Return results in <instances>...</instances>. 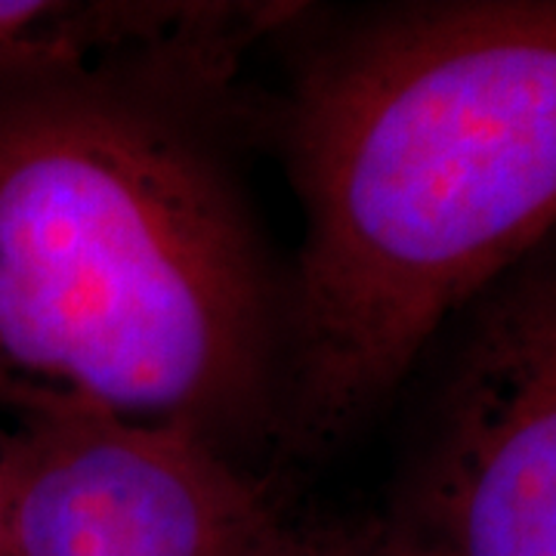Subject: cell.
Listing matches in <instances>:
<instances>
[{
  "label": "cell",
  "mask_w": 556,
  "mask_h": 556,
  "mask_svg": "<svg viewBox=\"0 0 556 556\" xmlns=\"http://www.w3.org/2000/svg\"><path fill=\"white\" fill-rule=\"evenodd\" d=\"M300 201L276 477L356 437L556 229V0L334 16L273 112Z\"/></svg>",
  "instance_id": "7a4b0ae2"
},
{
  "label": "cell",
  "mask_w": 556,
  "mask_h": 556,
  "mask_svg": "<svg viewBox=\"0 0 556 556\" xmlns=\"http://www.w3.org/2000/svg\"><path fill=\"white\" fill-rule=\"evenodd\" d=\"M266 556H437L390 519L362 529H303L288 526Z\"/></svg>",
  "instance_id": "8992f818"
},
{
  "label": "cell",
  "mask_w": 556,
  "mask_h": 556,
  "mask_svg": "<svg viewBox=\"0 0 556 556\" xmlns=\"http://www.w3.org/2000/svg\"><path fill=\"white\" fill-rule=\"evenodd\" d=\"M232 75L0 60V430L112 417L278 482L288 266L229 155Z\"/></svg>",
  "instance_id": "6da1fadb"
},
{
  "label": "cell",
  "mask_w": 556,
  "mask_h": 556,
  "mask_svg": "<svg viewBox=\"0 0 556 556\" xmlns=\"http://www.w3.org/2000/svg\"><path fill=\"white\" fill-rule=\"evenodd\" d=\"M10 556H266L278 482L195 439L112 417L0 430Z\"/></svg>",
  "instance_id": "277c9868"
},
{
  "label": "cell",
  "mask_w": 556,
  "mask_h": 556,
  "mask_svg": "<svg viewBox=\"0 0 556 556\" xmlns=\"http://www.w3.org/2000/svg\"><path fill=\"white\" fill-rule=\"evenodd\" d=\"M460 316L387 519L437 556H556V251Z\"/></svg>",
  "instance_id": "3957f363"
},
{
  "label": "cell",
  "mask_w": 556,
  "mask_h": 556,
  "mask_svg": "<svg viewBox=\"0 0 556 556\" xmlns=\"http://www.w3.org/2000/svg\"><path fill=\"white\" fill-rule=\"evenodd\" d=\"M149 7L130 0H0V60H115L142 47Z\"/></svg>",
  "instance_id": "5b68a950"
},
{
  "label": "cell",
  "mask_w": 556,
  "mask_h": 556,
  "mask_svg": "<svg viewBox=\"0 0 556 556\" xmlns=\"http://www.w3.org/2000/svg\"><path fill=\"white\" fill-rule=\"evenodd\" d=\"M0 556L7 554V504H3V485H0Z\"/></svg>",
  "instance_id": "52a82bcc"
}]
</instances>
